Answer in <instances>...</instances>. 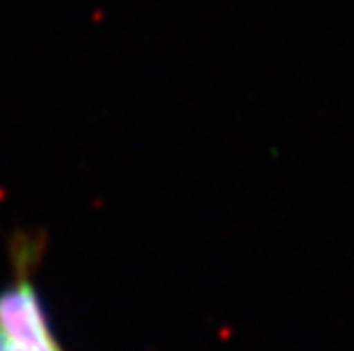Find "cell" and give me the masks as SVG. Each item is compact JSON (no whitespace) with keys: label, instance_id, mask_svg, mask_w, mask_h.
<instances>
[{"label":"cell","instance_id":"cell-1","mask_svg":"<svg viewBox=\"0 0 354 351\" xmlns=\"http://www.w3.org/2000/svg\"><path fill=\"white\" fill-rule=\"evenodd\" d=\"M0 333L37 351H62L53 338L37 290L26 279L0 294Z\"/></svg>","mask_w":354,"mask_h":351},{"label":"cell","instance_id":"cell-2","mask_svg":"<svg viewBox=\"0 0 354 351\" xmlns=\"http://www.w3.org/2000/svg\"><path fill=\"white\" fill-rule=\"evenodd\" d=\"M0 351H37V349L24 345V342H17L12 338H7L5 333H0Z\"/></svg>","mask_w":354,"mask_h":351}]
</instances>
